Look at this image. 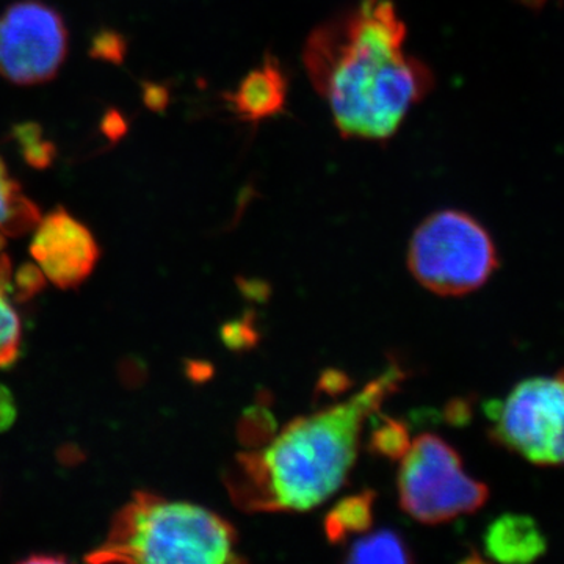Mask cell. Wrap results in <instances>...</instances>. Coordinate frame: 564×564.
<instances>
[{
    "label": "cell",
    "instance_id": "obj_1",
    "mask_svg": "<svg viewBox=\"0 0 564 564\" xmlns=\"http://www.w3.org/2000/svg\"><path fill=\"white\" fill-rule=\"evenodd\" d=\"M406 36L393 0H359L307 36L304 69L344 139L391 140L433 91V70L408 54Z\"/></svg>",
    "mask_w": 564,
    "mask_h": 564
},
{
    "label": "cell",
    "instance_id": "obj_2",
    "mask_svg": "<svg viewBox=\"0 0 564 564\" xmlns=\"http://www.w3.org/2000/svg\"><path fill=\"white\" fill-rule=\"evenodd\" d=\"M404 377L391 362L350 399L293 419L262 448L237 455L225 477L232 502L247 513L307 511L325 502L350 474L364 423Z\"/></svg>",
    "mask_w": 564,
    "mask_h": 564
},
{
    "label": "cell",
    "instance_id": "obj_3",
    "mask_svg": "<svg viewBox=\"0 0 564 564\" xmlns=\"http://www.w3.org/2000/svg\"><path fill=\"white\" fill-rule=\"evenodd\" d=\"M237 532L217 513L151 492H135L115 514L106 541L90 563L242 562L236 551Z\"/></svg>",
    "mask_w": 564,
    "mask_h": 564
},
{
    "label": "cell",
    "instance_id": "obj_4",
    "mask_svg": "<svg viewBox=\"0 0 564 564\" xmlns=\"http://www.w3.org/2000/svg\"><path fill=\"white\" fill-rule=\"evenodd\" d=\"M499 265L496 245L473 215L454 209L430 215L415 229L408 267L423 288L441 296L477 291Z\"/></svg>",
    "mask_w": 564,
    "mask_h": 564
},
{
    "label": "cell",
    "instance_id": "obj_5",
    "mask_svg": "<svg viewBox=\"0 0 564 564\" xmlns=\"http://www.w3.org/2000/svg\"><path fill=\"white\" fill-rule=\"evenodd\" d=\"M488 486L464 470L452 445L436 434L415 437L399 473L400 507L422 524H443L470 514L488 500Z\"/></svg>",
    "mask_w": 564,
    "mask_h": 564
},
{
    "label": "cell",
    "instance_id": "obj_6",
    "mask_svg": "<svg viewBox=\"0 0 564 564\" xmlns=\"http://www.w3.org/2000/svg\"><path fill=\"white\" fill-rule=\"evenodd\" d=\"M491 436L536 466H564V370L516 384L486 406Z\"/></svg>",
    "mask_w": 564,
    "mask_h": 564
},
{
    "label": "cell",
    "instance_id": "obj_7",
    "mask_svg": "<svg viewBox=\"0 0 564 564\" xmlns=\"http://www.w3.org/2000/svg\"><path fill=\"white\" fill-rule=\"evenodd\" d=\"M68 29L57 10L20 0L0 14V77L20 87L46 84L68 55Z\"/></svg>",
    "mask_w": 564,
    "mask_h": 564
},
{
    "label": "cell",
    "instance_id": "obj_8",
    "mask_svg": "<svg viewBox=\"0 0 564 564\" xmlns=\"http://www.w3.org/2000/svg\"><path fill=\"white\" fill-rule=\"evenodd\" d=\"M31 254L55 288L74 289L90 276L101 251L90 229L57 207L33 228Z\"/></svg>",
    "mask_w": 564,
    "mask_h": 564
},
{
    "label": "cell",
    "instance_id": "obj_9",
    "mask_svg": "<svg viewBox=\"0 0 564 564\" xmlns=\"http://www.w3.org/2000/svg\"><path fill=\"white\" fill-rule=\"evenodd\" d=\"M289 96V79L276 58L267 55L265 62L252 69L236 91L228 93L229 106L245 122H261L284 110Z\"/></svg>",
    "mask_w": 564,
    "mask_h": 564
},
{
    "label": "cell",
    "instance_id": "obj_10",
    "mask_svg": "<svg viewBox=\"0 0 564 564\" xmlns=\"http://www.w3.org/2000/svg\"><path fill=\"white\" fill-rule=\"evenodd\" d=\"M485 552L499 563H529L547 549L540 525L525 514H503L488 525Z\"/></svg>",
    "mask_w": 564,
    "mask_h": 564
},
{
    "label": "cell",
    "instance_id": "obj_11",
    "mask_svg": "<svg viewBox=\"0 0 564 564\" xmlns=\"http://www.w3.org/2000/svg\"><path fill=\"white\" fill-rule=\"evenodd\" d=\"M40 218L39 206L22 192L20 182L11 177L7 163L0 158V252L7 240L32 232Z\"/></svg>",
    "mask_w": 564,
    "mask_h": 564
},
{
    "label": "cell",
    "instance_id": "obj_12",
    "mask_svg": "<svg viewBox=\"0 0 564 564\" xmlns=\"http://www.w3.org/2000/svg\"><path fill=\"white\" fill-rule=\"evenodd\" d=\"M17 295L20 293L9 256L0 252V369L17 361L21 350V318L13 303Z\"/></svg>",
    "mask_w": 564,
    "mask_h": 564
},
{
    "label": "cell",
    "instance_id": "obj_13",
    "mask_svg": "<svg viewBox=\"0 0 564 564\" xmlns=\"http://www.w3.org/2000/svg\"><path fill=\"white\" fill-rule=\"evenodd\" d=\"M375 497L373 491H362L334 505L325 518L329 543H343L350 534L367 532L372 527Z\"/></svg>",
    "mask_w": 564,
    "mask_h": 564
},
{
    "label": "cell",
    "instance_id": "obj_14",
    "mask_svg": "<svg viewBox=\"0 0 564 564\" xmlns=\"http://www.w3.org/2000/svg\"><path fill=\"white\" fill-rule=\"evenodd\" d=\"M348 563H411L413 555L402 538L392 530L361 538L351 545Z\"/></svg>",
    "mask_w": 564,
    "mask_h": 564
},
{
    "label": "cell",
    "instance_id": "obj_15",
    "mask_svg": "<svg viewBox=\"0 0 564 564\" xmlns=\"http://www.w3.org/2000/svg\"><path fill=\"white\" fill-rule=\"evenodd\" d=\"M377 426L370 434L369 448L373 454L391 459H402L410 448V433L402 422L380 415Z\"/></svg>",
    "mask_w": 564,
    "mask_h": 564
},
{
    "label": "cell",
    "instance_id": "obj_16",
    "mask_svg": "<svg viewBox=\"0 0 564 564\" xmlns=\"http://www.w3.org/2000/svg\"><path fill=\"white\" fill-rule=\"evenodd\" d=\"M14 140L20 143L22 158L28 165L36 170H44L52 165L57 148L52 141L43 139L39 124L25 122V124L14 126Z\"/></svg>",
    "mask_w": 564,
    "mask_h": 564
},
{
    "label": "cell",
    "instance_id": "obj_17",
    "mask_svg": "<svg viewBox=\"0 0 564 564\" xmlns=\"http://www.w3.org/2000/svg\"><path fill=\"white\" fill-rule=\"evenodd\" d=\"M128 54V41L121 33L115 31H101L96 33L91 41L90 57L95 61L115 63L120 65Z\"/></svg>",
    "mask_w": 564,
    "mask_h": 564
},
{
    "label": "cell",
    "instance_id": "obj_18",
    "mask_svg": "<svg viewBox=\"0 0 564 564\" xmlns=\"http://www.w3.org/2000/svg\"><path fill=\"white\" fill-rule=\"evenodd\" d=\"M102 132L106 133L107 139L113 141L120 140L128 132V124H126L120 111L111 110L106 115L102 121Z\"/></svg>",
    "mask_w": 564,
    "mask_h": 564
},
{
    "label": "cell",
    "instance_id": "obj_19",
    "mask_svg": "<svg viewBox=\"0 0 564 564\" xmlns=\"http://www.w3.org/2000/svg\"><path fill=\"white\" fill-rule=\"evenodd\" d=\"M143 101L147 104L148 109L161 111L169 104V95H166L165 88L161 87V85L144 84Z\"/></svg>",
    "mask_w": 564,
    "mask_h": 564
}]
</instances>
